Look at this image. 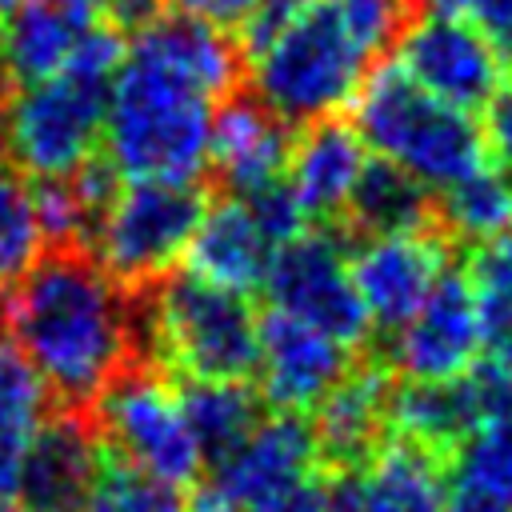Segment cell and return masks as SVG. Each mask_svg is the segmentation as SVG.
I'll return each mask as SVG.
<instances>
[{"instance_id":"obj_26","label":"cell","mask_w":512,"mask_h":512,"mask_svg":"<svg viewBox=\"0 0 512 512\" xmlns=\"http://www.w3.org/2000/svg\"><path fill=\"white\" fill-rule=\"evenodd\" d=\"M360 232H392V228H420L428 224V192L404 176L400 168L384 160H368L348 212H344Z\"/></svg>"},{"instance_id":"obj_29","label":"cell","mask_w":512,"mask_h":512,"mask_svg":"<svg viewBox=\"0 0 512 512\" xmlns=\"http://www.w3.org/2000/svg\"><path fill=\"white\" fill-rule=\"evenodd\" d=\"M80 512H188V500L180 496V488L164 480H152L120 460L116 464L104 460Z\"/></svg>"},{"instance_id":"obj_24","label":"cell","mask_w":512,"mask_h":512,"mask_svg":"<svg viewBox=\"0 0 512 512\" xmlns=\"http://www.w3.org/2000/svg\"><path fill=\"white\" fill-rule=\"evenodd\" d=\"M180 400L204 448V460L228 452L260 420V396L248 388V380H184Z\"/></svg>"},{"instance_id":"obj_8","label":"cell","mask_w":512,"mask_h":512,"mask_svg":"<svg viewBox=\"0 0 512 512\" xmlns=\"http://www.w3.org/2000/svg\"><path fill=\"white\" fill-rule=\"evenodd\" d=\"M96 432L112 456L172 488L196 484L208 468L188 424L180 384L156 368H124L96 400Z\"/></svg>"},{"instance_id":"obj_25","label":"cell","mask_w":512,"mask_h":512,"mask_svg":"<svg viewBox=\"0 0 512 512\" xmlns=\"http://www.w3.org/2000/svg\"><path fill=\"white\" fill-rule=\"evenodd\" d=\"M440 216L460 240H500L512 228V180L504 168L484 164L440 192Z\"/></svg>"},{"instance_id":"obj_7","label":"cell","mask_w":512,"mask_h":512,"mask_svg":"<svg viewBox=\"0 0 512 512\" xmlns=\"http://www.w3.org/2000/svg\"><path fill=\"white\" fill-rule=\"evenodd\" d=\"M204 212L196 180H124L116 176L100 200L84 252L128 284H156L176 272L188 252L192 228Z\"/></svg>"},{"instance_id":"obj_1","label":"cell","mask_w":512,"mask_h":512,"mask_svg":"<svg viewBox=\"0 0 512 512\" xmlns=\"http://www.w3.org/2000/svg\"><path fill=\"white\" fill-rule=\"evenodd\" d=\"M240 84V48L188 12L136 32L108 80V168L124 180H200L212 112Z\"/></svg>"},{"instance_id":"obj_33","label":"cell","mask_w":512,"mask_h":512,"mask_svg":"<svg viewBox=\"0 0 512 512\" xmlns=\"http://www.w3.org/2000/svg\"><path fill=\"white\" fill-rule=\"evenodd\" d=\"M172 4L212 28H224V32H240L244 20L260 8V0H172Z\"/></svg>"},{"instance_id":"obj_22","label":"cell","mask_w":512,"mask_h":512,"mask_svg":"<svg viewBox=\"0 0 512 512\" xmlns=\"http://www.w3.org/2000/svg\"><path fill=\"white\" fill-rule=\"evenodd\" d=\"M48 388L28 368L8 336H0V496H8L16 468L48 416Z\"/></svg>"},{"instance_id":"obj_34","label":"cell","mask_w":512,"mask_h":512,"mask_svg":"<svg viewBox=\"0 0 512 512\" xmlns=\"http://www.w3.org/2000/svg\"><path fill=\"white\" fill-rule=\"evenodd\" d=\"M444 512H512V508H508V504H500V500H488V496H472V492L448 488Z\"/></svg>"},{"instance_id":"obj_17","label":"cell","mask_w":512,"mask_h":512,"mask_svg":"<svg viewBox=\"0 0 512 512\" xmlns=\"http://www.w3.org/2000/svg\"><path fill=\"white\" fill-rule=\"evenodd\" d=\"M288 144H292L288 124L272 108H264L252 92L248 96L232 92L212 112L208 168L220 176V184L232 196H252L284 180Z\"/></svg>"},{"instance_id":"obj_32","label":"cell","mask_w":512,"mask_h":512,"mask_svg":"<svg viewBox=\"0 0 512 512\" xmlns=\"http://www.w3.org/2000/svg\"><path fill=\"white\" fill-rule=\"evenodd\" d=\"M256 512H332V480L324 472L292 484L288 492H280L276 500L260 504Z\"/></svg>"},{"instance_id":"obj_31","label":"cell","mask_w":512,"mask_h":512,"mask_svg":"<svg viewBox=\"0 0 512 512\" xmlns=\"http://www.w3.org/2000/svg\"><path fill=\"white\" fill-rule=\"evenodd\" d=\"M480 140L488 160H496V168L512 172V76H504L496 84V92L484 100L480 108Z\"/></svg>"},{"instance_id":"obj_12","label":"cell","mask_w":512,"mask_h":512,"mask_svg":"<svg viewBox=\"0 0 512 512\" xmlns=\"http://www.w3.org/2000/svg\"><path fill=\"white\" fill-rule=\"evenodd\" d=\"M388 336V368L404 384H440L476 368L484 336L468 276L448 268L436 288L396 328H388Z\"/></svg>"},{"instance_id":"obj_15","label":"cell","mask_w":512,"mask_h":512,"mask_svg":"<svg viewBox=\"0 0 512 512\" xmlns=\"http://www.w3.org/2000/svg\"><path fill=\"white\" fill-rule=\"evenodd\" d=\"M352 368V348L332 340L328 332L300 324L276 308L260 316L256 336V376L260 392L276 404V412H312L316 400Z\"/></svg>"},{"instance_id":"obj_4","label":"cell","mask_w":512,"mask_h":512,"mask_svg":"<svg viewBox=\"0 0 512 512\" xmlns=\"http://www.w3.org/2000/svg\"><path fill=\"white\" fill-rule=\"evenodd\" d=\"M376 64L380 52L336 0H304L268 36L240 48L248 92L284 124L340 116Z\"/></svg>"},{"instance_id":"obj_20","label":"cell","mask_w":512,"mask_h":512,"mask_svg":"<svg viewBox=\"0 0 512 512\" xmlns=\"http://www.w3.org/2000/svg\"><path fill=\"white\" fill-rule=\"evenodd\" d=\"M100 24L96 0H24L0 24V60L8 84L60 72Z\"/></svg>"},{"instance_id":"obj_18","label":"cell","mask_w":512,"mask_h":512,"mask_svg":"<svg viewBox=\"0 0 512 512\" xmlns=\"http://www.w3.org/2000/svg\"><path fill=\"white\" fill-rule=\"evenodd\" d=\"M372 152L364 148L360 132L352 120L324 116L300 124V136L288 144V164H284V184L300 200L304 216L312 220H332L348 212V200L368 168Z\"/></svg>"},{"instance_id":"obj_37","label":"cell","mask_w":512,"mask_h":512,"mask_svg":"<svg viewBox=\"0 0 512 512\" xmlns=\"http://www.w3.org/2000/svg\"><path fill=\"white\" fill-rule=\"evenodd\" d=\"M0 24H4V16H0Z\"/></svg>"},{"instance_id":"obj_35","label":"cell","mask_w":512,"mask_h":512,"mask_svg":"<svg viewBox=\"0 0 512 512\" xmlns=\"http://www.w3.org/2000/svg\"><path fill=\"white\" fill-rule=\"evenodd\" d=\"M20 4H24V0H0V16H8V12L20 8Z\"/></svg>"},{"instance_id":"obj_13","label":"cell","mask_w":512,"mask_h":512,"mask_svg":"<svg viewBox=\"0 0 512 512\" xmlns=\"http://www.w3.org/2000/svg\"><path fill=\"white\" fill-rule=\"evenodd\" d=\"M352 284L372 328H396L448 272V244L428 224L364 232L348 252Z\"/></svg>"},{"instance_id":"obj_36","label":"cell","mask_w":512,"mask_h":512,"mask_svg":"<svg viewBox=\"0 0 512 512\" xmlns=\"http://www.w3.org/2000/svg\"><path fill=\"white\" fill-rule=\"evenodd\" d=\"M0 512H16V508H12V500H8V496H0Z\"/></svg>"},{"instance_id":"obj_3","label":"cell","mask_w":512,"mask_h":512,"mask_svg":"<svg viewBox=\"0 0 512 512\" xmlns=\"http://www.w3.org/2000/svg\"><path fill=\"white\" fill-rule=\"evenodd\" d=\"M120 52V32L100 24L60 72L0 92V148L28 180H68L100 156Z\"/></svg>"},{"instance_id":"obj_11","label":"cell","mask_w":512,"mask_h":512,"mask_svg":"<svg viewBox=\"0 0 512 512\" xmlns=\"http://www.w3.org/2000/svg\"><path fill=\"white\" fill-rule=\"evenodd\" d=\"M392 48L424 92L464 112H480L504 80V60L464 12H412Z\"/></svg>"},{"instance_id":"obj_16","label":"cell","mask_w":512,"mask_h":512,"mask_svg":"<svg viewBox=\"0 0 512 512\" xmlns=\"http://www.w3.org/2000/svg\"><path fill=\"white\" fill-rule=\"evenodd\" d=\"M444 452L416 440H380L360 464L332 480V512H444Z\"/></svg>"},{"instance_id":"obj_2","label":"cell","mask_w":512,"mask_h":512,"mask_svg":"<svg viewBox=\"0 0 512 512\" xmlns=\"http://www.w3.org/2000/svg\"><path fill=\"white\" fill-rule=\"evenodd\" d=\"M4 328L48 396L92 404L128 364L140 320L128 288L84 248L44 252L4 288Z\"/></svg>"},{"instance_id":"obj_9","label":"cell","mask_w":512,"mask_h":512,"mask_svg":"<svg viewBox=\"0 0 512 512\" xmlns=\"http://www.w3.org/2000/svg\"><path fill=\"white\" fill-rule=\"evenodd\" d=\"M208 464L212 472L192 496L188 512H256L292 484L316 476L324 456L316 448L312 424L300 412H272Z\"/></svg>"},{"instance_id":"obj_30","label":"cell","mask_w":512,"mask_h":512,"mask_svg":"<svg viewBox=\"0 0 512 512\" xmlns=\"http://www.w3.org/2000/svg\"><path fill=\"white\" fill-rule=\"evenodd\" d=\"M460 380H464L472 432L476 428H512V364L508 360L476 364Z\"/></svg>"},{"instance_id":"obj_23","label":"cell","mask_w":512,"mask_h":512,"mask_svg":"<svg viewBox=\"0 0 512 512\" xmlns=\"http://www.w3.org/2000/svg\"><path fill=\"white\" fill-rule=\"evenodd\" d=\"M388 428L396 436L416 440L424 448H456L472 432L464 380H440V384H404L388 392Z\"/></svg>"},{"instance_id":"obj_5","label":"cell","mask_w":512,"mask_h":512,"mask_svg":"<svg viewBox=\"0 0 512 512\" xmlns=\"http://www.w3.org/2000/svg\"><path fill=\"white\" fill-rule=\"evenodd\" d=\"M348 108L364 148L412 176L424 192H444L488 164L472 112L424 92L396 60L376 64Z\"/></svg>"},{"instance_id":"obj_10","label":"cell","mask_w":512,"mask_h":512,"mask_svg":"<svg viewBox=\"0 0 512 512\" xmlns=\"http://www.w3.org/2000/svg\"><path fill=\"white\" fill-rule=\"evenodd\" d=\"M268 292V304L300 324H312L340 340L344 348H360L372 332L364 304L352 284L348 248L332 232H300L284 240L268 264V276L260 284Z\"/></svg>"},{"instance_id":"obj_19","label":"cell","mask_w":512,"mask_h":512,"mask_svg":"<svg viewBox=\"0 0 512 512\" xmlns=\"http://www.w3.org/2000/svg\"><path fill=\"white\" fill-rule=\"evenodd\" d=\"M276 248L280 244L272 240V232L264 228L256 208L244 196L228 192L212 204L204 200V212L192 228L184 264H188V272H196L220 288L252 296L264 284Z\"/></svg>"},{"instance_id":"obj_28","label":"cell","mask_w":512,"mask_h":512,"mask_svg":"<svg viewBox=\"0 0 512 512\" xmlns=\"http://www.w3.org/2000/svg\"><path fill=\"white\" fill-rule=\"evenodd\" d=\"M468 288L480 316L484 352L492 360L512 364V232L480 244L468 272Z\"/></svg>"},{"instance_id":"obj_27","label":"cell","mask_w":512,"mask_h":512,"mask_svg":"<svg viewBox=\"0 0 512 512\" xmlns=\"http://www.w3.org/2000/svg\"><path fill=\"white\" fill-rule=\"evenodd\" d=\"M44 252L48 240L36 212V184L0 148V292L20 280Z\"/></svg>"},{"instance_id":"obj_21","label":"cell","mask_w":512,"mask_h":512,"mask_svg":"<svg viewBox=\"0 0 512 512\" xmlns=\"http://www.w3.org/2000/svg\"><path fill=\"white\" fill-rule=\"evenodd\" d=\"M388 380L376 368H348L320 400H316V420L312 436L324 460L352 468L360 464L388 428Z\"/></svg>"},{"instance_id":"obj_14","label":"cell","mask_w":512,"mask_h":512,"mask_svg":"<svg viewBox=\"0 0 512 512\" xmlns=\"http://www.w3.org/2000/svg\"><path fill=\"white\" fill-rule=\"evenodd\" d=\"M104 468V444L96 424L80 412H48L36 428L8 500L16 512H80Z\"/></svg>"},{"instance_id":"obj_6","label":"cell","mask_w":512,"mask_h":512,"mask_svg":"<svg viewBox=\"0 0 512 512\" xmlns=\"http://www.w3.org/2000/svg\"><path fill=\"white\" fill-rule=\"evenodd\" d=\"M136 320L156 364L180 380H248L256 368V308L196 272L160 276Z\"/></svg>"}]
</instances>
